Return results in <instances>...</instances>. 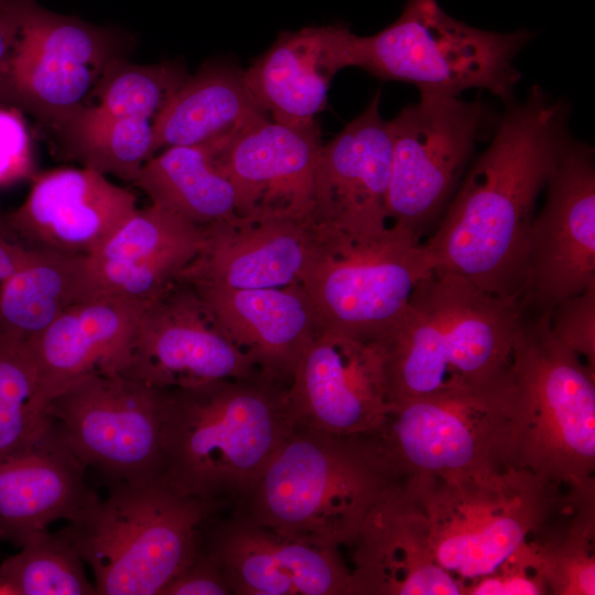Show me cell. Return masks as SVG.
<instances>
[{
    "mask_svg": "<svg viewBox=\"0 0 595 595\" xmlns=\"http://www.w3.org/2000/svg\"><path fill=\"white\" fill-rule=\"evenodd\" d=\"M505 106L494 139L465 172L423 246L434 270L519 300L537 201L571 138L566 104L537 85L522 101Z\"/></svg>",
    "mask_w": 595,
    "mask_h": 595,
    "instance_id": "1",
    "label": "cell"
},
{
    "mask_svg": "<svg viewBox=\"0 0 595 595\" xmlns=\"http://www.w3.org/2000/svg\"><path fill=\"white\" fill-rule=\"evenodd\" d=\"M286 387L261 376L164 389L159 478L218 506L245 500L296 429Z\"/></svg>",
    "mask_w": 595,
    "mask_h": 595,
    "instance_id": "2",
    "label": "cell"
},
{
    "mask_svg": "<svg viewBox=\"0 0 595 595\" xmlns=\"http://www.w3.org/2000/svg\"><path fill=\"white\" fill-rule=\"evenodd\" d=\"M520 313L519 300L434 270L378 338L390 404L500 376L510 365Z\"/></svg>",
    "mask_w": 595,
    "mask_h": 595,
    "instance_id": "3",
    "label": "cell"
},
{
    "mask_svg": "<svg viewBox=\"0 0 595 595\" xmlns=\"http://www.w3.org/2000/svg\"><path fill=\"white\" fill-rule=\"evenodd\" d=\"M398 480L367 435L295 429L268 462L246 513L286 537L350 545L375 505Z\"/></svg>",
    "mask_w": 595,
    "mask_h": 595,
    "instance_id": "4",
    "label": "cell"
},
{
    "mask_svg": "<svg viewBox=\"0 0 595 595\" xmlns=\"http://www.w3.org/2000/svg\"><path fill=\"white\" fill-rule=\"evenodd\" d=\"M399 493L422 550L465 585L516 554L561 498L558 486L518 467L459 480L405 478Z\"/></svg>",
    "mask_w": 595,
    "mask_h": 595,
    "instance_id": "5",
    "label": "cell"
},
{
    "mask_svg": "<svg viewBox=\"0 0 595 595\" xmlns=\"http://www.w3.org/2000/svg\"><path fill=\"white\" fill-rule=\"evenodd\" d=\"M549 313L521 306L510 360L515 465L595 494V369L553 335Z\"/></svg>",
    "mask_w": 595,
    "mask_h": 595,
    "instance_id": "6",
    "label": "cell"
},
{
    "mask_svg": "<svg viewBox=\"0 0 595 595\" xmlns=\"http://www.w3.org/2000/svg\"><path fill=\"white\" fill-rule=\"evenodd\" d=\"M217 507L159 477L116 482L60 532L90 566L96 595H160L201 548Z\"/></svg>",
    "mask_w": 595,
    "mask_h": 595,
    "instance_id": "7",
    "label": "cell"
},
{
    "mask_svg": "<svg viewBox=\"0 0 595 595\" xmlns=\"http://www.w3.org/2000/svg\"><path fill=\"white\" fill-rule=\"evenodd\" d=\"M367 435L398 482L459 480L516 467L510 365L479 385L391 403Z\"/></svg>",
    "mask_w": 595,
    "mask_h": 595,
    "instance_id": "8",
    "label": "cell"
},
{
    "mask_svg": "<svg viewBox=\"0 0 595 595\" xmlns=\"http://www.w3.org/2000/svg\"><path fill=\"white\" fill-rule=\"evenodd\" d=\"M533 34L494 32L448 15L437 0H407L386 29L359 37L358 67L383 80L412 84L420 95L459 97L487 90L505 105L521 78L515 66Z\"/></svg>",
    "mask_w": 595,
    "mask_h": 595,
    "instance_id": "9",
    "label": "cell"
},
{
    "mask_svg": "<svg viewBox=\"0 0 595 595\" xmlns=\"http://www.w3.org/2000/svg\"><path fill=\"white\" fill-rule=\"evenodd\" d=\"M433 272L423 242L403 228L351 232L316 224L301 284L323 329L378 339Z\"/></svg>",
    "mask_w": 595,
    "mask_h": 595,
    "instance_id": "10",
    "label": "cell"
},
{
    "mask_svg": "<svg viewBox=\"0 0 595 595\" xmlns=\"http://www.w3.org/2000/svg\"><path fill=\"white\" fill-rule=\"evenodd\" d=\"M20 24L10 67L8 106L55 130L93 104L108 64L128 47V36L50 11L37 0H9Z\"/></svg>",
    "mask_w": 595,
    "mask_h": 595,
    "instance_id": "11",
    "label": "cell"
},
{
    "mask_svg": "<svg viewBox=\"0 0 595 595\" xmlns=\"http://www.w3.org/2000/svg\"><path fill=\"white\" fill-rule=\"evenodd\" d=\"M480 99L420 95L388 121L387 218L416 239L439 221L457 190L484 123Z\"/></svg>",
    "mask_w": 595,
    "mask_h": 595,
    "instance_id": "12",
    "label": "cell"
},
{
    "mask_svg": "<svg viewBox=\"0 0 595 595\" xmlns=\"http://www.w3.org/2000/svg\"><path fill=\"white\" fill-rule=\"evenodd\" d=\"M163 391L121 374H91L54 396L48 414L87 468L111 483L160 477Z\"/></svg>",
    "mask_w": 595,
    "mask_h": 595,
    "instance_id": "13",
    "label": "cell"
},
{
    "mask_svg": "<svg viewBox=\"0 0 595 595\" xmlns=\"http://www.w3.org/2000/svg\"><path fill=\"white\" fill-rule=\"evenodd\" d=\"M544 190L529 234L519 303L550 311L595 282L594 150L570 139Z\"/></svg>",
    "mask_w": 595,
    "mask_h": 595,
    "instance_id": "14",
    "label": "cell"
},
{
    "mask_svg": "<svg viewBox=\"0 0 595 595\" xmlns=\"http://www.w3.org/2000/svg\"><path fill=\"white\" fill-rule=\"evenodd\" d=\"M121 375L160 389L262 376L178 278L145 302Z\"/></svg>",
    "mask_w": 595,
    "mask_h": 595,
    "instance_id": "15",
    "label": "cell"
},
{
    "mask_svg": "<svg viewBox=\"0 0 595 595\" xmlns=\"http://www.w3.org/2000/svg\"><path fill=\"white\" fill-rule=\"evenodd\" d=\"M285 401L298 429L339 437L371 433L390 407L380 340L323 329L303 351Z\"/></svg>",
    "mask_w": 595,
    "mask_h": 595,
    "instance_id": "16",
    "label": "cell"
},
{
    "mask_svg": "<svg viewBox=\"0 0 595 595\" xmlns=\"http://www.w3.org/2000/svg\"><path fill=\"white\" fill-rule=\"evenodd\" d=\"M322 144L316 121L291 126L266 119L220 147H208L215 165L234 186L237 215L316 223L314 182Z\"/></svg>",
    "mask_w": 595,
    "mask_h": 595,
    "instance_id": "17",
    "label": "cell"
},
{
    "mask_svg": "<svg viewBox=\"0 0 595 595\" xmlns=\"http://www.w3.org/2000/svg\"><path fill=\"white\" fill-rule=\"evenodd\" d=\"M31 180L24 202L6 217L33 250L91 256L138 209L133 192L90 169H55Z\"/></svg>",
    "mask_w": 595,
    "mask_h": 595,
    "instance_id": "18",
    "label": "cell"
},
{
    "mask_svg": "<svg viewBox=\"0 0 595 595\" xmlns=\"http://www.w3.org/2000/svg\"><path fill=\"white\" fill-rule=\"evenodd\" d=\"M206 549L231 594L353 595L338 548L283 536L244 512L220 524Z\"/></svg>",
    "mask_w": 595,
    "mask_h": 595,
    "instance_id": "19",
    "label": "cell"
},
{
    "mask_svg": "<svg viewBox=\"0 0 595 595\" xmlns=\"http://www.w3.org/2000/svg\"><path fill=\"white\" fill-rule=\"evenodd\" d=\"M315 226L281 215H236L203 226L201 248L177 278L193 285L227 289L301 283Z\"/></svg>",
    "mask_w": 595,
    "mask_h": 595,
    "instance_id": "20",
    "label": "cell"
},
{
    "mask_svg": "<svg viewBox=\"0 0 595 595\" xmlns=\"http://www.w3.org/2000/svg\"><path fill=\"white\" fill-rule=\"evenodd\" d=\"M380 90L318 153L314 182L316 224L351 232L387 227L391 138L380 113Z\"/></svg>",
    "mask_w": 595,
    "mask_h": 595,
    "instance_id": "21",
    "label": "cell"
},
{
    "mask_svg": "<svg viewBox=\"0 0 595 595\" xmlns=\"http://www.w3.org/2000/svg\"><path fill=\"white\" fill-rule=\"evenodd\" d=\"M359 37L342 23L283 31L244 69L246 83L273 121L312 123L326 107L335 74L358 67Z\"/></svg>",
    "mask_w": 595,
    "mask_h": 595,
    "instance_id": "22",
    "label": "cell"
},
{
    "mask_svg": "<svg viewBox=\"0 0 595 595\" xmlns=\"http://www.w3.org/2000/svg\"><path fill=\"white\" fill-rule=\"evenodd\" d=\"M191 285L221 332L267 379L288 386L303 351L323 331L301 283L269 289Z\"/></svg>",
    "mask_w": 595,
    "mask_h": 595,
    "instance_id": "23",
    "label": "cell"
},
{
    "mask_svg": "<svg viewBox=\"0 0 595 595\" xmlns=\"http://www.w3.org/2000/svg\"><path fill=\"white\" fill-rule=\"evenodd\" d=\"M52 423L31 447L0 459V541L18 548L56 520L72 522L98 496Z\"/></svg>",
    "mask_w": 595,
    "mask_h": 595,
    "instance_id": "24",
    "label": "cell"
},
{
    "mask_svg": "<svg viewBox=\"0 0 595 595\" xmlns=\"http://www.w3.org/2000/svg\"><path fill=\"white\" fill-rule=\"evenodd\" d=\"M144 304L100 294L28 339L48 402L88 375L122 372Z\"/></svg>",
    "mask_w": 595,
    "mask_h": 595,
    "instance_id": "25",
    "label": "cell"
},
{
    "mask_svg": "<svg viewBox=\"0 0 595 595\" xmlns=\"http://www.w3.org/2000/svg\"><path fill=\"white\" fill-rule=\"evenodd\" d=\"M202 240V227L151 203L89 257L104 294L148 302L178 277Z\"/></svg>",
    "mask_w": 595,
    "mask_h": 595,
    "instance_id": "26",
    "label": "cell"
},
{
    "mask_svg": "<svg viewBox=\"0 0 595 595\" xmlns=\"http://www.w3.org/2000/svg\"><path fill=\"white\" fill-rule=\"evenodd\" d=\"M350 545L353 595H466V585L422 550L397 484L375 505Z\"/></svg>",
    "mask_w": 595,
    "mask_h": 595,
    "instance_id": "27",
    "label": "cell"
},
{
    "mask_svg": "<svg viewBox=\"0 0 595 595\" xmlns=\"http://www.w3.org/2000/svg\"><path fill=\"white\" fill-rule=\"evenodd\" d=\"M266 119L244 69L227 61L207 62L186 77L153 119V156L176 145L220 147Z\"/></svg>",
    "mask_w": 595,
    "mask_h": 595,
    "instance_id": "28",
    "label": "cell"
},
{
    "mask_svg": "<svg viewBox=\"0 0 595 595\" xmlns=\"http://www.w3.org/2000/svg\"><path fill=\"white\" fill-rule=\"evenodd\" d=\"M100 294L89 256L34 250L26 266L0 283V325L29 339Z\"/></svg>",
    "mask_w": 595,
    "mask_h": 595,
    "instance_id": "29",
    "label": "cell"
},
{
    "mask_svg": "<svg viewBox=\"0 0 595 595\" xmlns=\"http://www.w3.org/2000/svg\"><path fill=\"white\" fill-rule=\"evenodd\" d=\"M152 204L203 227L236 213V193L208 145L170 147L150 158L132 182Z\"/></svg>",
    "mask_w": 595,
    "mask_h": 595,
    "instance_id": "30",
    "label": "cell"
},
{
    "mask_svg": "<svg viewBox=\"0 0 595 595\" xmlns=\"http://www.w3.org/2000/svg\"><path fill=\"white\" fill-rule=\"evenodd\" d=\"M594 498L569 490L528 539L549 594H595Z\"/></svg>",
    "mask_w": 595,
    "mask_h": 595,
    "instance_id": "31",
    "label": "cell"
},
{
    "mask_svg": "<svg viewBox=\"0 0 595 595\" xmlns=\"http://www.w3.org/2000/svg\"><path fill=\"white\" fill-rule=\"evenodd\" d=\"M65 158L104 175L133 182L153 156L150 120L112 116L91 104L53 130Z\"/></svg>",
    "mask_w": 595,
    "mask_h": 595,
    "instance_id": "32",
    "label": "cell"
},
{
    "mask_svg": "<svg viewBox=\"0 0 595 595\" xmlns=\"http://www.w3.org/2000/svg\"><path fill=\"white\" fill-rule=\"evenodd\" d=\"M52 423L28 339L0 325V459L34 445Z\"/></svg>",
    "mask_w": 595,
    "mask_h": 595,
    "instance_id": "33",
    "label": "cell"
},
{
    "mask_svg": "<svg viewBox=\"0 0 595 595\" xmlns=\"http://www.w3.org/2000/svg\"><path fill=\"white\" fill-rule=\"evenodd\" d=\"M0 582L13 595H96L77 551L60 531L47 529L0 563Z\"/></svg>",
    "mask_w": 595,
    "mask_h": 595,
    "instance_id": "34",
    "label": "cell"
},
{
    "mask_svg": "<svg viewBox=\"0 0 595 595\" xmlns=\"http://www.w3.org/2000/svg\"><path fill=\"white\" fill-rule=\"evenodd\" d=\"M187 76L180 61L139 65L120 56L105 68L93 104L116 117L151 120Z\"/></svg>",
    "mask_w": 595,
    "mask_h": 595,
    "instance_id": "35",
    "label": "cell"
},
{
    "mask_svg": "<svg viewBox=\"0 0 595 595\" xmlns=\"http://www.w3.org/2000/svg\"><path fill=\"white\" fill-rule=\"evenodd\" d=\"M553 335L595 369V282L554 304L549 313Z\"/></svg>",
    "mask_w": 595,
    "mask_h": 595,
    "instance_id": "36",
    "label": "cell"
},
{
    "mask_svg": "<svg viewBox=\"0 0 595 595\" xmlns=\"http://www.w3.org/2000/svg\"><path fill=\"white\" fill-rule=\"evenodd\" d=\"M35 174L32 139L22 111L0 105V187Z\"/></svg>",
    "mask_w": 595,
    "mask_h": 595,
    "instance_id": "37",
    "label": "cell"
},
{
    "mask_svg": "<svg viewBox=\"0 0 595 595\" xmlns=\"http://www.w3.org/2000/svg\"><path fill=\"white\" fill-rule=\"evenodd\" d=\"M541 594L549 593L544 581L533 565V554L528 540L496 572L466 585V595Z\"/></svg>",
    "mask_w": 595,
    "mask_h": 595,
    "instance_id": "38",
    "label": "cell"
},
{
    "mask_svg": "<svg viewBox=\"0 0 595 595\" xmlns=\"http://www.w3.org/2000/svg\"><path fill=\"white\" fill-rule=\"evenodd\" d=\"M227 580L215 558L202 545L160 595H229Z\"/></svg>",
    "mask_w": 595,
    "mask_h": 595,
    "instance_id": "39",
    "label": "cell"
},
{
    "mask_svg": "<svg viewBox=\"0 0 595 595\" xmlns=\"http://www.w3.org/2000/svg\"><path fill=\"white\" fill-rule=\"evenodd\" d=\"M20 34L18 17L9 0H0V105L8 106L9 76Z\"/></svg>",
    "mask_w": 595,
    "mask_h": 595,
    "instance_id": "40",
    "label": "cell"
},
{
    "mask_svg": "<svg viewBox=\"0 0 595 595\" xmlns=\"http://www.w3.org/2000/svg\"><path fill=\"white\" fill-rule=\"evenodd\" d=\"M33 255L34 250L14 235L6 213L0 210V283L26 266Z\"/></svg>",
    "mask_w": 595,
    "mask_h": 595,
    "instance_id": "41",
    "label": "cell"
},
{
    "mask_svg": "<svg viewBox=\"0 0 595 595\" xmlns=\"http://www.w3.org/2000/svg\"><path fill=\"white\" fill-rule=\"evenodd\" d=\"M0 595H13L12 591L0 582Z\"/></svg>",
    "mask_w": 595,
    "mask_h": 595,
    "instance_id": "42",
    "label": "cell"
},
{
    "mask_svg": "<svg viewBox=\"0 0 595 595\" xmlns=\"http://www.w3.org/2000/svg\"><path fill=\"white\" fill-rule=\"evenodd\" d=\"M0 210H2V209L0 208Z\"/></svg>",
    "mask_w": 595,
    "mask_h": 595,
    "instance_id": "43",
    "label": "cell"
}]
</instances>
